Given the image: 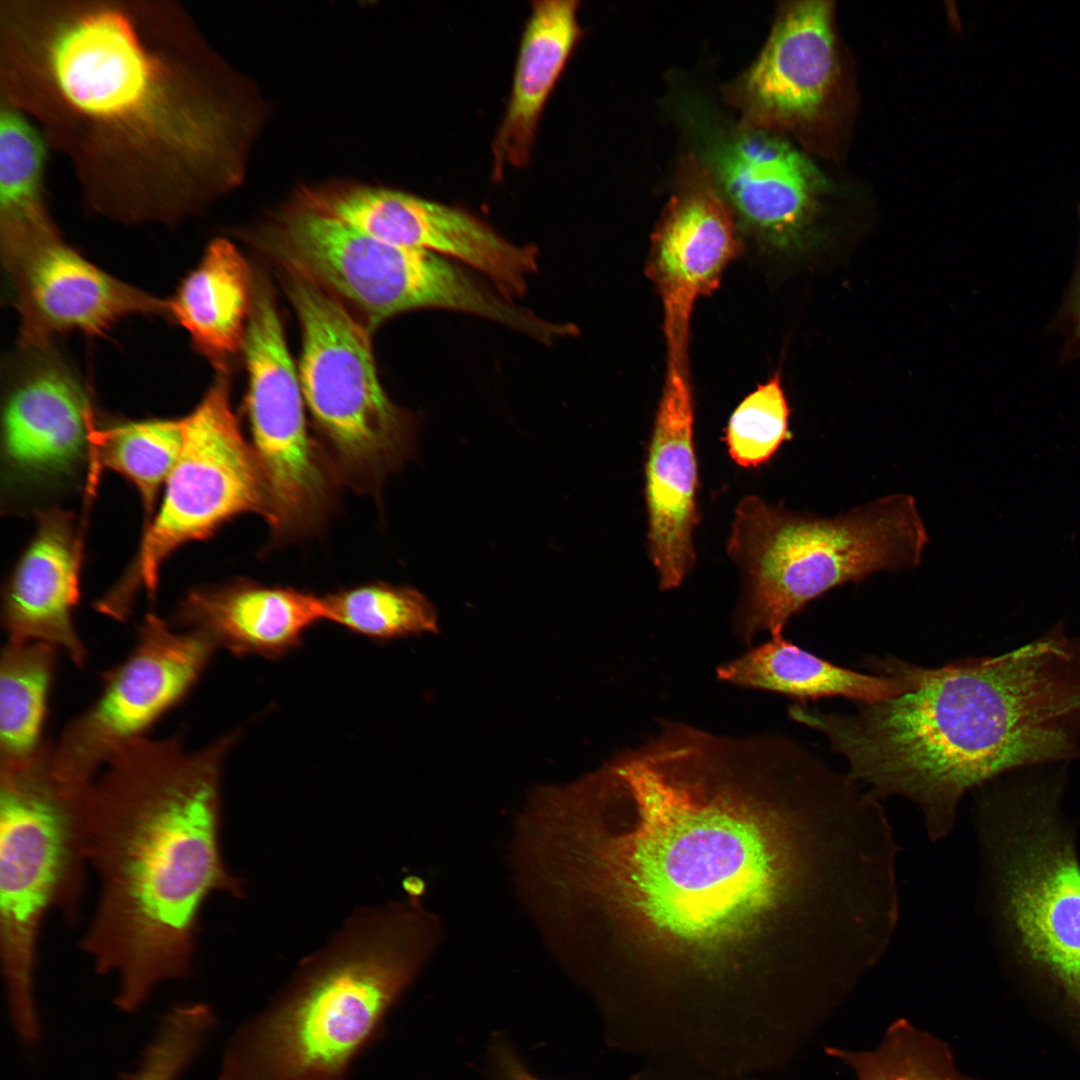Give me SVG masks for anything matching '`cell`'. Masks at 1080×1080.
I'll return each instance as SVG.
<instances>
[{"instance_id":"7","label":"cell","mask_w":1080,"mask_h":1080,"mask_svg":"<svg viewBox=\"0 0 1080 1080\" xmlns=\"http://www.w3.org/2000/svg\"><path fill=\"white\" fill-rule=\"evenodd\" d=\"M979 803L1001 918L1018 954L1080 1025V864L1039 786L990 790Z\"/></svg>"},{"instance_id":"18","label":"cell","mask_w":1080,"mask_h":1080,"mask_svg":"<svg viewBox=\"0 0 1080 1080\" xmlns=\"http://www.w3.org/2000/svg\"><path fill=\"white\" fill-rule=\"evenodd\" d=\"M737 240L727 206L706 184L688 186L665 210L652 240L650 272L662 299L668 360L687 362L694 305L717 287Z\"/></svg>"},{"instance_id":"3","label":"cell","mask_w":1080,"mask_h":1080,"mask_svg":"<svg viewBox=\"0 0 1080 1080\" xmlns=\"http://www.w3.org/2000/svg\"><path fill=\"white\" fill-rule=\"evenodd\" d=\"M1035 722L1028 685L994 656L912 664L907 690L829 711L820 729L854 780L878 799L912 801L936 842L951 832L966 792L1024 767Z\"/></svg>"},{"instance_id":"26","label":"cell","mask_w":1080,"mask_h":1080,"mask_svg":"<svg viewBox=\"0 0 1080 1080\" xmlns=\"http://www.w3.org/2000/svg\"><path fill=\"white\" fill-rule=\"evenodd\" d=\"M60 652L40 641L7 640L0 658V767L35 758Z\"/></svg>"},{"instance_id":"17","label":"cell","mask_w":1080,"mask_h":1080,"mask_svg":"<svg viewBox=\"0 0 1080 1080\" xmlns=\"http://www.w3.org/2000/svg\"><path fill=\"white\" fill-rule=\"evenodd\" d=\"M697 490L687 363L668 361L645 466L648 551L663 590L678 587L694 565Z\"/></svg>"},{"instance_id":"19","label":"cell","mask_w":1080,"mask_h":1080,"mask_svg":"<svg viewBox=\"0 0 1080 1080\" xmlns=\"http://www.w3.org/2000/svg\"><path fill=\"white\" fill-rule=\"evenodd\" d=\"M32 538L10 572L2 593L7 640L45 642L83 669L88 650L73 621L80 599V538L71 512H38Z\"/></svg>"},{"instance_id":"2","label":"cell","mask_w":1080,"mask_h":1080,"mask_svg":"<svg viewBox=\"0 0 1080 1080\" xmlns=\"http://www.w3.org/2000/svg\"><path fill=\"white\" fill-rule=\"evenodd\" d=\"M238 738L229 732L191 750L183 731L146 736L84 790L98 896L81 946L98 973L116 977L121 1010L188 975L205 900L239 889L219 846L222 768Z\"/></svg>"},{"instance_id":"34","label":"cell","mask_w":1080,"mask_h":1080,"mask_svg":"<svg viewBox=\"0 0 1080 1080\" xmlns=\"http://www.w3.org/2000/svg\"><path fill=\"white\" fill-rule=\"evenodd\" d=\"M491 1048L493 1080H541L526 1068L506 1040L497 1039Z\"/></svg>"},{"instance_id":"22","label":"cell","mask_w":1080,"mask_h":1080,"mask_svg":"<svg viewBox=\"0 0 1080 1080\" xmlns=\"http://www.w3.org/2000/svg\"><path fill=\"white\" fill-rule=\"evenodd\" d=\"M829 2H797L779 18L746 78L760 112L776 121L813 116L829 89L834 38Z\"/></svg>"},{"instance_id":"5","label":"cell","mask_w":1080,"mask_h":1080,"mask_svg":"<svg viewBox=\"0 0 1080 1080\" xmlns=\"http://www.w3.org/2000/svg\"><path fill=\"white\" fill-rule=\"evenodd\" d=\"M929 541L915 498L894 493L836 516L798 513L754 495L736 506L727 553L744 577L735 631L782 635L811 601L847 582L918 567Z\"/></svg>"},{"instance_id":"36","label":"cell","mask_w":1080,"mask_h":1080,"mask_svg":"<svg viewBox=\"0 0 1080 1080\" xmlns=\"http://www.w3.org/2000/svg\"><path fill=\"white\" fill-rule=\"evenodd\" d=\"M405 890L407 896L416 900H421V897L425 893V883L422 879L417 877L408 878L405 882Z\"/></svg>"},{"instance_id":"28","label":"cell","mask_w":1080,"mask_h":1080,"mask_svg":"<svg viewBox=\"0 0 1080 1080\" xmlns=\"http://www.w3.org/2000/svg\"><path fill=\"white\" fill-rule=\"evenodd\" d=\"M324 620L378 641L438 633L437 612L420 591L369 583L322 597Z\"/></svg>"},{"instance_id":"9","label":"cell","mask_w":1080,"mask_h":1080,"mask_svg":"<svg viewBox=\"0 0 1080 1080\" xmlns=\"http://www.w3.org/2000/svg\"><path fill=\"white\" fill-rule=\"evenodd\" d=\"M263 242L288 272L353 304L371 326L428 307L500 323L512 312L495 288L449 258L381 241L297 204L268 226Z\"/></svg>"},{"instance_id":"11","label":"cell","mask_w":1080,"mask_h":1080,"mask_svg":"<svg viewBox=\"0 0 1080 1080\" xmlns=\"http://www.w3.org/2000/svg\"><path fill=\"white\" fill-rule=\"evenodd\" d=\"M4 376L3 497L8 509L37 514L92 475L98 423L86 389L55 343L19 344Z\"/></svg>"},{"instance_id":"35","label":"cell","mask_w":1080,"mask_h":1080,"mask_svg":"<svg viewBox=\"0 0 1080 1080\" xmlns=\"http://www.w3.org/2000/svg\"><path fill=\"white\" fill-rule=\"evenodd\" d=\"M1062 314L1063 319L1065 320L1067 337L1070 342V351L1076 355H1080V253L1077 268L1069 288Z\"/></svg>"},{"instance_id":"8","label":"cell","mask_w":1080,"mask_h":1080,"mask_svg":"<svg viewBox=\"0 0 1080 1080\" xmlns=\"http://www.w3.org/2000/svg\"><path fill=\"white\" fill-rule=\"evenodd\" d=\"M286 289L302 330L303 397L340 474L373 485L415 448V423L378 378L367 327L336 296L288 272Z\"/></svg>"},{"instance_id":"1","label":"cell","mask_w":1080,"mask_h":1080,"mask_svg":"<svg viewBox=\"0 0 1080 1080\" xmlns=\"http://www.w3.org/2000/svg\"><path fill=\"white\" fill-rule=\"evenodd\" d=\"M762 735L664 720L601 768L637 814L633 832L595 835L565 809L549 820V891L601 893L650 928L688 943L720 940L798 892L839 895L843 834L830 816L799 837L789 824L814 798L764 813L744 788Z\"/></svg>"},{"instance_id":"16","label":"cell","mask_w":1080,"mask_h":1080,"mask_svg":"<svg viewBox=\"0 0 1080 1080\" xmlns=\"http://www.w3.org/2000/svg\"><path fill=\"white\" fill-rule=\"evenodd\" d=\"M47 59L57 92L81 115L119 127L162 122L161 66L120 11L75 17L57 32Z\"/></svg>"},{"instance_id":"10","label":"cell","mask_w":1080,"mask_h":1080,"mask_svg":"<svg viewBox=\"0 0 1080 1080\" xmlns=\"http://www.w3.org/2000/svg\"><path fill=\"white\" fill-rule=\"evenodd\" d=\"M182 418L181 452L136 556L95 602V610L113 620L129 618L141 591L154 601L160 570L179 548L208 538L240 514L267 515L263 474L233 412L227 377L218 375Z\"/></svg>"},{"instance_id":"20","label":"cell","mask_w":1080,"mask_h":1080,"mask_svg":"<svg viewBox=\"0 0 1080 1080\" xmlns=\"http://www.w3.org/2000/svg\"><path fill=\"white\" fill-rule=\"evenodd\" d=\"M716 166L731 205L764 243L791 251L809 242L823 182L798 151L775 136L748 133L718 151Z\"/></svg>"},{"instance_id":"4","label":"cell","mask_w":1080,"mask_h":1080,"mask_svg":"<svg viewBox=\"0 0 1080 1080\" xmlns=\"http://www.w3.org/2000/svg\"><path fill=\"white\" fill-rule=\"evenodd\" d=\"M441 936L439 918L408 897L361 913L233 1036L220 1080H346Z\"/></svg>"},{"instance_id":"33","label":"cell","mask_w":1080,"mask_h":1080,"mask_svg":"<svg viewBox=\"0 0 1080 1080\" xmlns=\"http://www.w3.org/2000/svg\"><path fill=\"white\" fill-rule=\"evenodd\" d=\"M629 1080H771L763 1075H725L693 1067L665 1063L645 1062Z\"/></svg>"},{"instance_id":"24","label":"cell","mask_w":1080,"mask_h":1080,"mask_svg":"<svg viewBox=\"0 0 1080 1080\" xmlns=\"http://www.w3.org/2000/svg\"><path fill=\"white\" fill-rule=\"evenodd\" d=\"M867 665L875 673L839 666L778 635L719 665L716 674L721 681L780 693L803 703L844 697L873 704L902 693L911 684L910 663L885 658Z\"/></svg>"},{"instance_id":"15","label":"cell","mask_w":1080,"mask_h":1080,"mask_svg":"<svg viewBox=\"0 0 1080 1080\" xmlns=\"http://www.w3.org/2000/svg\"><path fill=\"white\" fill-rule=\"evenodd\" d=\"M297 202L381 241L457 259L484 274L505 298L522 296L538 249L518 246L470 212L404 191L357 183L303 188Z\"/></svg>"},{"instance_id":"25","label":"cell","mask_w":1080,"mask_h":1080,"mask_svg":"<svg viewBox=\"0 0 1080 1080\" xmlns=\"http://www.w3.org/2000/svg\"><path fill=\"white\" fill-rule=\"evenodd\" d=\"M253 290L244 257L230 241L218 238L167 300V313L200 353L224 368L244 345Z\"/></svg>"},{"instance_id":"31","label":"cell","mask_w":1080,"mask_h":1080,"mask_svg":"<svg viewBox=\"0 0 1080 1080\" xmlns=\"http://www.w3.org/2000/svg\"><path fill=\"white\" fill-rule=\"evenodd\" d=\"M790 407L778 373L760 384L733 411L725 441L733 461L745 468L769 461L790 437Z\"/></svg>"},{"instance_id":"12","label":"cell","mask_w":1080,"mask_h":1080,"mask_svg":"<svg viewBox=\"0 0 1080 1080\" xmlns=\"http://www.w3.org/2000/svg\"><path fill=\"white\" fill-rule=\"evenodd\" d=\"M217 645L207 635L176 630L155 613L137 628L128 656L102 676L96 699L63 727L51 750V769L80 795L103 767L191 693Z\"/></svg>"},{"instance_id":"14","label":"cell","mask_w":1080,"mask_h":1080,"mask_svg":"<svg viewBox=\"0 0 1080 1080\" xmlns=\"http://www.w3.org/2000/svg\"><path fill=\"white\" fill-rule=\"evenodd\" d=\"M1 259L22 345L55 343L69 332L102 335L129 316L167 313V301L98 268L49 222L1 235Z\"/></svg>"},{"instance_id":"23","label":"cell","mask_w":1080,"mask_h":1080,"mask_svg":"<svg viewBox=\"0 0 1080 1080\" xmlns=\"http://www.w3.org/2000/svg\"><path fill=\"white\" fill-rule=\"evenodd\" d=\"M578 1H534L524 26L511 92L492 143L493 177L504 168H522L530 160L538 125L582 31Z\"/></svg>"},{"instance_id":"27","label":"cell","mask_w":1080,"mask_h":1080,"mask_svg":"<svg viewBox=\"0 0 1080 1080\" xmlns=\"http://www.w3.org/2000/svg\"><path fill=\"white\" fill-rule=\"evenodd\" d=\"M183 438V418L98 423L92 437V475L108 469L131 483L141 498L145 528L180 455Z\"/></svg>"},{"instance_id":"21","label":"cell","mask_w":1080,"mask_h":1080,"mask_svg":"<svg viewBox=\"0 0 1080 1080\" xmlns=\"http://www.w3.org/2000/svg\"><path fill=\"white\" fill-rule=\"evenodd\" d=\"M320 620L322 597L237 580L193 588L168 622L176 630L203 633L234 655L276 659L297 648L305 631Z\"/></svg>"},{"instance_id":"29","label":"cell","mask_w":1080,"mask_h":1080,"mask_svg":"<svg viewBox=\"0 0 1080 1080\" xmlns=\"http://www.w3.org/2000/svg\"><path fill=\"white\" fill-rule=\"evenodd\" d=\"M824 1050L849 1067L856 1080H977L958 1071L946 1042L904 1018L892 1022L872 1050Z\"/></svg>"},{"instance_id":"32","label":"cell","mask_w":1080,"mask_h":1080,"mask_svg":"<svg viewBox=\"0 0 1080 1080\" xmlns=\"http://www.w3.org/2000/svg\"><path fill=\"white\" fill-rule=\"evenodd\" d=\"M214 1021L211 1009L202 1003L170 1009L126 1080H178L198 1054Z\"/></svg>"},{"instance_id":"30","label":"cell","mask_w":1080,"mask_h":1080,"mask_svg":"<svg viewBox=\"0 0 1080 1080\" xmlns=\"http://www.w3.org/2000/svg\"><path fill=\"white\" fill-rule=\"evenodd\" d=\"M43 146L31 126L6 109L0 119L1 231L47 220L38 197Z\"/></svg>"},{"instance_id":"6","label":"cell","mask_w":1080,"mask_h":1080,"mask_svg":"<svg viewBox=\"0 0 1080 1080\" xmlns=\"http://www.w3.org/2000/svg\"><path fill=\"white\" fill-rule=\"evenodd\" d=\"M49 745L0 767V955L14 1027L39 1026L35 970L40 929L52 910L78 919L88 867L82 795L56 780Z\"/></svg>"},{"instance_id":"13","label":"cell","mask_w":1080,"mask_h":1080,"mask_svg":"<svg viewBox=\"0 0 1080 1080\" xmlns=\"http://www.w3.org/2000/svg\"><path fill=\"white\" fill-rule=\"evenodd\" d=\"M244 352L252 447L267 495L266 520L290 536L316 526L331 498V474L307 429L299 377L270 290L254 285Z\"/></svg>"}]
</instances>
